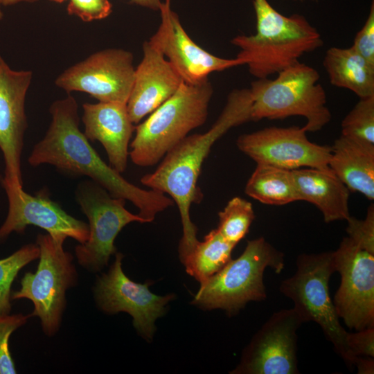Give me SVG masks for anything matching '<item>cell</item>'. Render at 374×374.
I'll use <instances>...</instances> for the list:
<instances>
[{
    "mask_svg": "<svg viewBox=\"0 0 374 374\" xmlns=\"http://www.w3.org/2000/svg\"><path fill=\"white\" fill-rule=\"evenodd\" d=\"M49 127L28 158L30 166L51 165L63 174L85 176L104 188L112 197L132 202L146 222L173 206L174 201L159 191L139 188L107 164L79 129L78 105L69 93L49 107Z\"/></svg>",
    "mask_w": 374,
    "mask_h": 374,
    "instance_id": "obj_1",
    "label": "cell"
},
{
    "mask_svg": "<svg viewBox=\"0 0 374 374\" xmlns=\"http://www.w3.org/2000/svg\"><path fill=\"white\" fill-rule=\"evenodd\" d=\"M251 105L249 89L231 91L221 114L208 130L186 136L166 153L154 172L141 179L143 185L169 195L178 206L183 231L179 246L181 261L199 241L190 208L202 197L197 185L202 164L220 138L232 127L251 121Z\"/></svg>",
    "mask_w": 374,
    "mask_h": 374,
    "instance_id": "obj_2",
    "label": "cell"
},
{
    "mask_svg": "<svg viewBox=\"0 0 374 374\" xmlns=\"http://www.w3.org/2000/svg\"><path fill=\"white\" fill-rule=\"evenodd\" d=\"M253 5L256 34L238 35L231 43L240 48L236 57L257 79L279 73L323 46L321 34L303 15L284 16L267 0H253Z\"/></svg>",
    "mask_w": 374,
    "mask_h": 374,
    "instance_id": "obj_3",
    "label": "cell"
},
{
    "mask_svg": "<svg viewBox=\"0 0 374 374\" xmlns=\"http://www.w3.org/2000/svg\"><path fill=\"white\" fill-rule=\"evenodd\" d=\"M208 79L195 84L182 82L177 91L135 126L129 156L138 166L156 165L193 130L206 121L213 95Z\"/></svg>",
    "mask_w": 374,
    "mask_h": 374,
    "instance_id": "obj_4",
    "label": "cell"
},
{
    "mask_svg": "<svg viewBox=\"0 0 374 374\" xmlns=\"http://www.w3.org/2000/svg\"><path fill=\"white\" fill-rule=\"evenodd\" d=\"M319 73L299 62L285 68L275 79H257L251 83V121L284 119L300 116L305 131L321 130L331 120L327 96L319 82Z\"/></svg>",
    "mask_w": 374,
    "mask_h": 374,
    "instance_id": "obj_5",
    "label": "cell"
},
{
    "mask_svg": "<svg viewBox=\"0 0 374 374\" xmlns=\"http://www.w3.org/2000/svg\"><path fill=\"white\" fill-rule=\"evenodd\" d=\"M284 266V254L264 238L249 240L238 258L200 283L192 304L205 310L222 309L229 315L235 314L248 302L267 298L263 283L267 267L280 273Z\"/></svg>",
    "mask_w": 374,
    "mask_h": 374,
    "instance_id": "obj_6",
    "label": "cell"
},
{
    "mask_svg": "<svg viewBox=\"0 0 374 374\" xmlns=\"http://www.w3.org/2000/svg\"><path fill=\"white\" fill-rule=\"evenodd\" d=\"M335 271L332 251L300 254L295 274L281 282L280 291L294 302L303 323L320 326L336 353L351 367L357 357L347 345L348 332L339 322L329 292V280Z\"/></svg>",
    "mask_w": 374,
    "mask_h": 374,
    "instance_id": "obj_7",
    "label": "cell"
},
{
    "mask_svg": "<svg viewBox=\"0 0 374 374\" xmlns=\"http://www.w3.org/2000/svg\"><path fill=\"white\" fill-rule=\"evenodd\" d=\"M66 238H55L38 234L39 263L35 273L26 272L21 280L20 289L11 294V300L28 299L33 304L30 317L39 319L42 329L48 337L60 330L66 305V291L78 283L73 257L65 251Z\"/></svg>",
    "mask_w": 374,
    "mask_h": 374,
    "instance_id": "obj_8",
    "label": "cell"
},
{
    "mask_svg": "<svg viewBox=\"0 0 374 374\" xmlns=\"http://www.w3.org/2000/svg\"><path fill=\"white\" fill-rule=\"evenodd\" d=\"M75 196L89 229L87 240L75 248L77 261L90 272L100 271L117 252L114 241L123 228L131 222L145 221L127 210L125 199L112 197L91 179L78 184Z\"/></svg>",
    "mask_w": 374,
    "mask_h": 374,
    "instance_id": "obj_9",
    "label": "cell"
},
{
    "mask_svg": "<svg viewBox=\"0 0 374 374\" xmlns=\"http://www.w3.org/2000/svg\"><path fill=\"white\" fill-rule=\"evenodd\" d=\"M332 257L341 275L333 303L339 318L356 331L374 327V253L347 236Z\"/></svg>",
    "mask_w": 374,
    "mask_h": 374,
    "instance_id": "obj_10",
    "label": "cell"
},
{
    "mask_svg": "<svg viewBox=\"0 0 374 374\" xmlns=\"http://www.w3.org/2000/svg\"><path fill=\"white\" fill-rule=\"evenodd\" d=\"M134 73V56L130 51L107 48L65 69L55 84L69 93H87L98 102L127 104Z\"/></svg>",
    "mask_w": 374,
    "mask_h": 374,
    "instance_id": "obj_11",
    "label": "cell"
},
{
    "mask_svg": "<svg viewBox=\"0 0 374 374\" xmlns=\"http://www.w3.org/2000/svg\"><path fill=\"white\" fill-rule=\"evenodd\" d=\"M123 257L116 252L108 271L97 277L93 287L94 299L105 313H128L137 332L149 341L155 332V321L165 314L166 306L175 294L158 296L150 291V283L142 284L130 280L122 269Z\"/></svg>",
    "mask_w": 374,
    "mask_h": 374,
    "instance_id": "obj_12",
    "label": "cell"
},
{
    "mask_svg": "<svg viewBox=\"0 0 374 374\" xmlns=\"http://www.w3.org/2000/svg\"><path fill=\"white\" fill-rule=\"evenodd\" d=\"M302 127H269L240 135L238 149L257 164L293 170L314 168L331 171L332 148L310 141Z\"/></svg>",
    "mask_w": 374,
    "mask_h": 374,
    "instance_id": "obj_13",
    "label": "cell"
},
{
    "mask_svg": "<svg viewBox=\"0 0 374 374\" xmlns=\"http://www.w3.org/2000/svg\"><path fill=\"white\" fill-rule=\"evenodd\" d=\"M303 323L294 308L274 312L244 349L232 374H297V334Z\"/></svg>",
    "mask_w": 374,
    "mask_h": 374,
    "instance_id": "obj_14",
    "label": "cell"
},
{
    "mask_svg": "<svg viewBox=\"0 0 374 374\" xmlns=\"http://www.w3.org/2000/svg\"><path fill=\"white\" fill-rule=\"evenodd\" d=\"M1 183L8 197V210L0 226V242L13 232L23 233L30 225L43 229L53 238H71L79 244L89 238L88 224L68 214L46 190L32 195L23 187Z\"/></svg>",
    "mask_w": 374,
    "mask_h": 374,
    "instance_id": "obj_15",
    "label": "cell"
},
{
    "mask_svg": "<svg viewBox=\"0 0 374 374\" xmlns=\"http://www.w3.org/2000/svg\"><path fill=\"white\" fill-rule=\"evenodd\" d=\"M33 78L29 70L10 68L0 53V150L5 162L1 182L23 187L21 154L28 127L26 96Z\"/></svg>",
    "mask_w": 374,
    "mask_h": 374,
    "instance_id": "obj_16",
    "label": "cell"
},
{
    "mask_svg": "<svg viewBox=\"0 0 374 374\" xmlns=\"http://www.w3.org/2000/svg\"><path fill=\"white\" fill-rule=\"evenodd\" d=\"M159 10L161 23L149 40L167 57L184 82L198 84L213 72L245 64L238 57H220L198 46L184 30L170 2H162Z\"/></svg>",
    "mask_w": 374,
    "mask_h": 374,
    "instance_id": "obj_17",
    "label": "cell"
},
{
    "mask_svg": "<svg viewBox=\"0 0 374 374\" xmlns=\"http://www.w3.org/2000/svg\"><path fill=\"white\" fill-rule=\"evenodd\" d=\"M183 80L161 51L150 40L143 45V58L135 68L134 80L127 103L135 125L170 98Z\"/></svg>",
    "mask_w": 374,
    "mask_h": 374,
    "instance_id": "obj_18",
    "label": "cell"
},
{
    "mask_svg": "<svg viewBox=\"0 0 374 374\" xmlns=\"http://www.w3.org/2000/svg\"><path fill=\"white\" fill-rule=\"evenodd\" d=\"M84 134L105 148L110 166L120 173L127 166L129 145L135 130L127 104L98 102L82 105Z\"/></svg>",
    "mask_w": 374,
    "mask_h": 374,
    "instance_id": "obj_19",
    "label": "cell"
},
{
    "mask_svg": "<svg viewBox=\"0 0 374 374\" xmlns=\"http://www.w3.org/2000/svg\"><path fill=\"white\" fill-rule=\"evenodd\" d=\"M292 172L300 201L314 204L325 222L349 218L350 191L332 171L302 168Z\"/></svg>",
    "mask_w": 374,
    "mask_h": 374,
    "instance_id": "obj_20",
    "label": "cell"
},
{
    "mask_svg": "<svg viewBox=\"0 0 374 374\" xmlns=\"http://www.w3.org/2000/svg\"><path fill=\"white\" fill-rule=\"evenodd\" d=\"M332 148L329 168L352 192L374 199V145L343 135Z\"/></svg>",
    "mask_w": 374,
    "mask_h": 374,
    "instance_id": "obj_21",
    "label": "cell"
},
{
    "mask_svg": "<svg viewBox=\"0 0 374 374\" xmlns=\"http://www.w3.org/2000/svg\"><path fill=\"white\" fill-rule=\"evenodd\" d=\"M323 63L332 85L349 89L359 98L374 96V65L352 46L328 48Z\"/></svg>",
    "mask_w": 374,
    "mask_h": 374,
    "instance_id": "obj_22",
    "label": "cell"
},
{
    "mask_svg": "<svg viewBox=\"0 0 374 374\" xmlns=\"http://www.w3.org/2000/svg\"><path fill=\"white\" fill-rule=\"evenodd\" d=\"M244 192L268 205L281 206L300 201L292 170L265 164H257Z\"/></svg>",
    "mask_w": 374,
    "mask_h": 374,
    "instance_id": "obj_23",
    "label": "cell"
},
{
    "mask_svg": "<svg viewBox=\"0 0 374 374\" xmlns=\"http://www.w3.org/2000/svg\"><path fill=\"white\" fill-rule=\"evenodd\" d=\"M235 245L227 241L217 229L198 241L181 261L186 272L199 283L219 271L231 259Z\"/></svg>",
    "mask_w": 374,
    "mask_h": 374,
    "instance_id": "obj_24",
    "label": "cell"
},
{
    "mask_svg": "<svg viewBox=\"0 0 374 374\" xmlns=\"http://www.w3.org/2000/svg\"><path fill=\"white\" fill-rule=\"evenodd\" d=\"M218 216L217 231L235 246L247 234L255 219L251 203L240 197L230 199Z\"/></svg>",
    "mask_w": 374,
    "mask_h": 374,
    "instance_id": "obj_25",
    "label": "cell"
},
{
    "mask_svg": "<svg viewBox=\"0 0 374 374\" xmlns=\"http://www.w3.org/2000/svg\"><path fill=\"white\" fill-rule=\"evenodd\" d=\"M39 256V248L37 243H29L10 256L0 259V314L10 313L11 287L19 271Z\"/></svg>",
    "mask_w": 374,
    "mask_h": 374,
    "instance_id": "obj_26",
    "label": "cell"
},
{
    "mask_svg": "<svg viewBox=\"0 0 374 374\" xmlns=\"http://www.w3.org/2000/svg\"><path fill=\"white\" fill-rule=\"evenodd\" d=\"M341 135L374 145V96L360 98L345 116Z\"/></svg>",
    "mask_w": 374,
    "mask_h": 374,
    "instance_id": "obj_27",
    "label": "cell"
},
{
    "mask_svg": "<svg viewBox=\"0 0 374 374\" xmlns=\"http://www.w3.org/2000/svg\"><path fill=\"white\" fill-rule=\"evenodd\" d=\"M31 317L21 313L0 314V374H15L17 370L9 348L11 335Z\"/></svg>",
    "mask_w": 374,
    "mask_h": 374,
    "instance_id": "obj_28",
    "label": "cell"
},
{
    "mask_svg": "<svg viewBox=\"0 0 374 374\" xmlns=\"http://www.w3.org/2000/svg\"><path fill=\"white\" fill-rule=\"evenodd\" d=\"M348 236L360 247L374 253V205L371 204L364 220L350 216L346 220Z\"/></svg>",
    "mask_w": 374,
    "mask_h": 374,
    "instance_id": "obj_29",
    "label": "cell"
},
{
    "mask_svg": "<svg viewBox=\"0 0 374 374\" xmlns=\"http://www.w3.org/2000/svg\"><path fill=\"white\" fill-rule=\"evenodd\" d=\"M67 12L88 22L107 18L112 11L109 0H68Z\"/></svg>",
    "mask_w": 374,
    "mask_h": 374,
    "instance_id": "obj_30",
    "label": "cell"
},
{
    "mask_svg": "<svg viewBox=\"0 0 374 374\" xmlns=\"http://www.w3.org/2000/svg\"><path fill=\"white\" fill-rule=\"evenodd\" d=\"M352 48L366 61L374 65V3L361 30L356 34Z\"/></svg>",
    "mask_w": 374,
    "mask_h": 374,
    "instance_id": "obj_31",
    "label": "cell"
},
{
    "mask_svg": "<svg viewBox=\"0 0 374 374\" xmlns=\"http://www.w3.org/2000/svg\"><path fill=\"white\" fill-rule=\"evenodd\" d=\"M347 345L355 357H374V327L348 332Z\"/></svg>",
    "mask_w": 374,
    "mask_h": 374,
    "instance_id": "obj_32",
    "label": "cell"
},
{
    "mask_svg": "<svg viewBox=\"0 0 374 374\" xmlns=\"http://www.w3.org/2000/svg\"><path fill=\"white\" fill-rule=\"evenodd\" d=\"M355 365L357 368L358 373L373 374L374 371L373 357L366 356H357Z\"/></svg>",
    "mask_w": 374,
    "mask_h": 374,
    "instance_id": "obj_33",
    "label": "cell"
},
{
    "mask_svg": "<svg viewBox=\"0 0 374 374\" xmlns=\"http://www.w3.org/2000/svg\"><path fill=\"white\" fill-rule=\"evenodd\" d=\"M130 1L138 6L154 10H159L162 3L161 0H130Z\"/></svg>",
    "mask_w": 374,
    "mask_h": 374,
    "instance_id": "obj_34",
    "label": "cell"
},
{
    "mask_svg": "<svg viewBox=\"0 0 374 374\" xmlns=\"http://www.w3.org/2000/svg\"><path fill=\"white\" fill-rule=\"evenodd\" d=\"M37 0H1L3 6H12L20 3H33Z\"/></svg>",
    "mask_w": 374,
    "mask_h": 374,
    "instance_id": "obj_35",
    "label": "cell"
},
{
    "mask_svg": "<svg viewBox=\"0 0 374 374\" xmlns=\"http://www.w3.org/2000/svg\"><path fill=\"white\" fill-rule=\"evenodd\" d=\"M2 3H1V1L0 0V21L2 20L3 19V11H2Z\"/></svg>",
    "mask_w": 374,
    "mask_h": 374,
    "instance_id": "obj_36",
    "label": "cell"
},
{
    "mask_svg": "<svg viewBox=\"0 0 374 374\" xmlns=\"http://www.w3.org/2000/svg\"><path fill=\"white\" fill-rule=\"evenodd\" d=\"M51 1H53L54 2H56V3H61L66 0H51Z\"/></svg>",
    "mask_w": 374,
    "mask_h": 374,
    "instance_id": "obj_37",
    "label": "cell"
},
{
    "mask_svg": "<svg viewBox=\"0 0 374 374\" xmlns=\"http://www.w3.org/2000/svg\"><path fill=\"white\" fill-rule=\"evenodd\" d=\"M292 1H303L304 0H292ZM312 1H317V0H312Z\"/></svg>",
    "mask_w": 374,
    "mask_h": 374,
    "instance_id": "obj_38",
    "label": "cell"
},
{
    "mask_svg": "<svg viewBox=\"0 0 374 374\" xmlns=\"http://www.w3.org/2000/svg\"><path fill=\"white\" fill-rule=\"evenodd\" d=\"M165 2H170V0H165Z\"/></svg>",
    "mask_w": 374,
    "mask_h": 374,
    "instance_id": "obj_39",
    "label": "cell"
}]
</instances>
